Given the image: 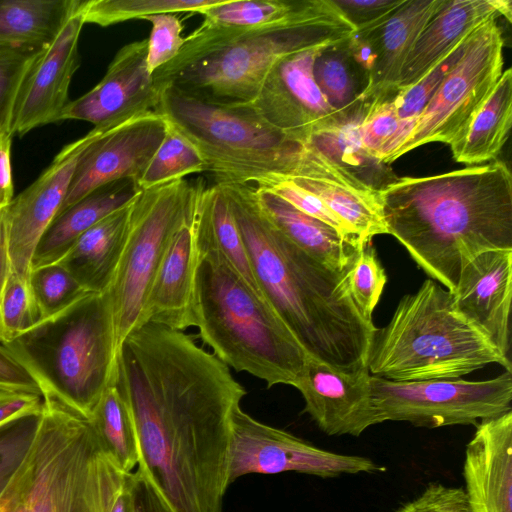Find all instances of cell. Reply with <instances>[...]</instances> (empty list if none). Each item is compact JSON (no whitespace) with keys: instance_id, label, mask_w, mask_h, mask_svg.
<instances>
[{"instance_id":"obj_17","label":"cell","mask_w":512,"mask_h":512,"mask_svg":"<svg viewBox=\"0 0 512 512\" xmlns=\"http://www.w3.org/2000/svg\"><path fill=\"white\" fill-rule=\"evenodd\" d=\"M147 39L119 49L105 75L91 90L70 101L61 121L80 120L109 130L155 112L159 88L146 66Z\"/></svg>"},{"instance_id":"obj_18","label":"cell","mask_w":512,"mask_h":512,"mask_svg":"<svg viewBox=\"0 0 512 512\" xmlns=\"http://www.w3.org/2000/svg\"><path fill=\"white\" fill-rule=\"evenodd\" d=\"M107 130L93 128L66 145L40 176L5 207L11 270L28 280L38 242L58 214L82 151Z\"/></svg>"},{"instance_id":"obj_52","label":"cell","mask_w":512,"mask_h":512,"mask_svg":"<svg viewBox=\"0 0 512 512\" xmlns=\"http://www.w3.org/2000/svg\"><path fill=\"white\" fill-rule=\"evenodd\" d=\"M127 475L125 478V483L120 492L118 493L110 512H133L132 499L128 485Z\"/></svg>"},{"instance_id":"obj_46","label":"cell","mask_w":512,"mask_h":512,"mask_svg":"<svg viewBox=\"0 0 512 512\" xmlns=\"http://www.w3.org/2000/svg\"><path fill=\"white\" fill-rule=\"evenodd\" d=\"M332 2L356 31L382 23L406 0H332Z\"/></svg>"},{"instance_id":"obj_42","label":"cell","mask_w":512,"mask_h":512,"mask_svg":"<svg viewBox=\"0 0 512 512\" xmlns=\"http://www.w3.org/2000/svg\"><path fill=\"white\" fill-rule=\"evenodd\" d=\"M397 91H391L370 102L360 126L363 148L377 159L399 127L395 102Z\"/></svg>"},{"instance_id":"obj_3","label":"cell","mask_w":512,"mask_h":512,"mask_svg":"<svg viewBox=\"0 0 512 512\" xmlns=\"http://www.w3.org/2000/svg\"><path fill=\"white\" fill-rule=\"evenodd\" d=\"M379 200L388 234L451 294L477 255L512 250V176L501 161L398 178Z\"/></svg>"},{"instance_id":"obj_22","label":"cell","mask_w":512,"mask_h":512,"mask_svg":"<svg viewBox=\"0 0 512 512\" xmlns=\"http://www.w3.org/2000/svg\"><path fill=\"white\" fill-rule=\"evenodd\" d=\"M463 476L473 512H512V410L476 425Z\"/></svg>"},{"instance_id":"obj_27","label":"cell","mask_w":512,"mask_h":512,"mask_svg":"<svg viewBox=\"0 0 512 512\" xmlns=\"http://www.w3.org/2000/svg\"><path fill=\"white\" fill-rule=\"evenodd\" d=\"M132 201L81 234L59 261L89 293L110 288L127 241Z\"/></svg>"},{"instance_id":"obj_26","label":"cell","mask_w":512,"mask_h":512,"mask_svg":"<svg viewBox=\"0 0 512 512\" xmlns=\"http://www.w3.org/2000/svg\"><path fill=\"white\" fill-rule=\"evenodd\" d=\"M446 1L406 0L385 21L365 29L376 51V62L364 95L367 104L398 89L402 66L415 40Z\"/></svg>"},{"instance_id":"obj_43","label":"cell","mask_w":512,"mask_h":512,"mask_svg":"<svg viewBox=\"0 0 512 512\" xmlns=\"http://www.w3.org/2000/svg\"><path fill=\"white\" fill-rule=\"evenodd\" d=\"M253 185L267 188L299 211L329 225L342 236L360 241L350 228L319 197L297 185L291 179L271 177Z\"/></svg>"},{"instance_id":"obj_45","label":"cell","mask_w":512,"mask_h":512,"mask_svg":"<svg viewBox=\"0 0 512 512\" xmlns=\"http://www.w3.org/2000/svg\"><path fill=\"white\" fill-rule=\"evenodd\" d=\"M396 512H473L461 487L430 483L415 499L401 505Z\"/></svg>"},{"instance_id":"obj_28","label":"cell","mask_w":512,"mask_h":512,"mask_svg":"<svg viewBox=\"0 0 512 512\" xmlns=\"http://www.w3.org/2000/svg\"><path fill=\"white\" fill-rule=\"evenodd\" d=\"M140 191L132 179L114 181L95 189L57 214L36 246L31 269L59 262L81 234L129 204Z\"/></svg>"},{"instance_id":"obj_10","label":"cell","mask_w":512,"mask_h":512,"mask_svg":"<svg viewBox=\"0 0 512 512\" xmlns=\"http://www.w3.org/2000/svg\"><path fill=\"white\" fill-rule=\"evenodd\" d=\"M195 184L186 179L141 190L131 203L127 241L110 296L117 352L145 323L150 287L176 231L192 215Z\"/></svg>"},{"instance_id":"obj_13","label":"cell","mask_w":512,"mask_h":512,"mask_svg":"<svg viewBox=\"0 0 512 512\" xmlns=\"http://www.w3.org/2000/svg\"><path fill=\"white\" fill-rule=\"evenodd\" d=\"M385 468L364 456L334 453L264 424L240 406L232 415L228 478L231 484L247 474L298 472L321 478L377 473Z\"/></svg>"},{"instance_id":"obj_33","label":"cell","mask_w":512,"mask_h":512,"mask_svg":"<svg viewBox=\"0 0 512 512\" xmlns=\"http://www.w3.org/2000/svg\"><path fill=\"white\" fill-rule=\"evenodd\" d=\"M116 466L130 473L138 464V446L130 410L114 384L103 393L88 419Z\"/></svg>"},{"instance_id":"obj_14","label":"cell","mask_w":512,"mask_h":512,"mask_svg":"<svg viewBox=\"0 0 512 512\" xmlns=\"http://www.w3.org/2000/svg\"><path fill=\"white\" fill-rule=\"evenodd\" d=\"M322 48L300 51L277 61L256 97L246 104L296 142L303 143L314 132L342 123L314 81L313 63Z\"/></svg>"},{"instance_id":"obj_20","label":"cell","mask_w":512,"mask_h":512,"mask_svg":"<svg viewBox=\"0 0 512 512\" xmlns=\"http://www.w3.org/2000/svg\"><path fill=\"white\" fill-rule=\"evenodd\" d=\"M452 297L456 310L508 357L512 250L486 251L473 258L464 267Z\"/></svg>"},{"instance_id":"obj_48","label":"cell","mask_w":512,"mask_h":512,"mask_svg":"<svg viewBox=\"0 0 512 512\" xmlns=\"http://www.w3.org/2000/svg\"><path fill=\"white\" fill-rule=\"evenodd\" d=\"M133 512H172L149 480L137 469L127 475Z\"/></svg>"},{"instance_id":"obj_6","label":"cell","mask_w":512,"mask_h":512,"mask_svg":"<svg viewBox=\"0 0 512 512\" xmlns=\"http://www.w3.org/2000/svg\"><path fill=\"white\" fill-rule=\"evenodd\" d=\"M512 364L454 307L452 294L426 279L404 295L388 322L373 333L367 370L393 381L453 380L490 364Z\"/></svg>"},{"instance_id":"obj_5","label":"cell","mask_w":512,"mask_h":512,"mask_svg":"<svg viewBox=\"0 0 512 512\" xmlns=\"http://www.w3.org/2000/svg\"><path fill=\"white\" fill-rule=\"evenodd\" d=\"M126 475L88 419L44 397L35 442L0 512H110Z\"/></svg>"},{"instance_id":"obj_31","label":"cell","mask_w":512,"mask_h":512,"mask_svg":"<svg viewBox=\"0 0 512 512\" xmlns=\"http://www.w3.org/2000/svg\"><path fill=\"white\" fill-rule=\"evenodd\" d=\"M348 40L322 48L313 63L314 81L341 122L364 112L369 79L352 58Z\"/></svg>"},{"instance_id":"obj_51","label":"cell","mask_w":512,"mask_h":512,"mask_svg":"<svg viewBox=\"0 0 512 512\" xmlns=\"http://www.w3.org/2000/svg\"><path fill=\"white\" fill-rule=\"evenodd\" d=\"M5 207L0 209V294L11 272Z\"/></svg>"},{"instance_id":"obj_25","label":"cell","mask_w":512,"mask_h":512,"mask_svg":"<svg viewBox=\"0 0 512 512\" xmlns=\"http://www.w3.org/2000/svg\"><path fill=\"white\" fill-rule=\"evenodd\" d=\"M253 186L263 215L296 246L333 271L341 272L354 265L365 243L342 236L329 225L299 211L267 188Z\"/></svg>"},{"instance_id":"obj_9","label":"cell","mask_w":512,"mask_h":512,"mask_svg":"<svg viewBox=\"0 0 512 512\" xmlns=\"http://www.w3.org/2000/svg\"><path fill=\"white\" fill-rule=\"evenodd\" d=\"M354 31L332 0H317L305 15L242 34L156 84H171L219 104L246 105L256 97L277 61L347 40Z\"/></svg>"},{"instance_id":"obj_12","label":"cell","mask_w":512,"mask_h":512,"mask_svg":"<svg viewBox=\"0 0 512 512\" xmlns=\"http://www.w3.org/2000/svg\"><path fill=\"white\" fill-rule=\"evenodd\" d=\"M371 397L381 422L416 427L477 425L512 410V371L481 381H393L370 375Z\"/></svg>"},{"instance_id":"obj_19","label":"cell","mask_w":512,"mask_h":512,"mask_svg":"<svg viewBox=\"0 0 512 512\" xmlns=\"http://www.w3.org/2000/svg\"><path fill=\"white\" fill-rule=\"evenodd\" d=\"M295 388L304 411L329 436L358 437L382 423L374 407L367 369L343 372L308 356Z\"/></svg>"},{"instance_id":"obj_47","label":"cell","mask_w":512,"mask_h":512,"mask_svg":"<svg viewBox=\"0 0 512 512\" xmlns=\"http://www.w3.org/2000/svg\"><path fill=\"white\" fill-rule=\"evenodd\" d=\"M0 391L43 396V390L26 366L0 343Z\"/></svg>"},{"instance_id":"obj_23","label":"cell","mask_w":512,"mask_h":512,"mask_svg":"<svg viewBox=\"0 0 512 512\" xmlns=\"http://www.w3.org/2000/svg\"><path fill=\"white\" fill-rule=\"evenodd\" d=\"M499 16L511 22V1L447 0L415 40L402 66L397 88L417 82L476 28Z\"/></svg>"},{"instance_id":"obj_30","label":"cell","mask_w":512,"mask_h":512,"mask_svg":"<svg viewBox=\"0 0 512 512\" xmlns=\"http://www.w3.org/2000/svg\"><path fill=\"white\" fill-rule=\"evenodd\" d=\"M512 122V69L503 70L462 140L451 149L458 163L475 165L495 159Z\"/></svg>"},{"instance_id":"obj_44","label":"cell","mask_w":512,"mask_h":512,"mask_svg":"<svg viewBox=\"0 0 512 512\" xmlns=\"http://www.w3.org/2000/svg\"><path fill=\"white\" fill-rule=\"evenodd\" d=\"M152 24L147 39L146 66L149 74L172 61L185 44L183 23L177 13H161L145 17Z\"/></svg>"},{"instance_id":"obj_50","label":"cell","mask_w":512,"mask_h":512,"mask_svg":"<svg viewBox=\"0 0 512 512\" xmlns=\"http://www.w3.org/2000/svg\"><path fill=\"white\" fill-rule=\"evenodd\" d=\"M12 137L9 130L0 131V209L11 202L14 193L11 169Z\"/></svg>"},{"instance_id":"obj_32","label":"cell","mask_w":512,"mask_h":512,"mask_svg":"<svg viewBox=\"0 0 512 512\" xmlns=\"http://www.w3.org/2000/svg\"><path fill=\"white\" fill-rule=\"evenodd\" d=\"M75 5L76 0H0V43L49 44Z\"/></svg>"},{"instance_id":"obj_8","label":"cell","mask_w":512,"mask_h":512,"mask_svg":"<svg viewBox=\"0 0 512 512\" xmlns=\"http://www.w3.org/2000/svg\"><path fill=\"white\" fill-rule=\"evenodd\" d=\"M155 112L195 147L215 183L287 177L302 149L248 105L211 102L171 84L159 87Z\"/></svg>"},{"instance_id":"obj_15","label":"cell","mask_w":512,"mask_h":512,"mask_svg":"<svg viewBox=\"0 0 512 512\" xmlns=\"http://www.w3.org/2000/svg\"><path fill=\"white\" fill-rule=\"evenodd\" d=\"M166 127L160 114L149 112L105 131L92 141L77 160L58 214L105 184L122 179L138 184Z\"/></svg>"},{"instance_id":"obj_21","label":"cell","mask_w":512,"mask_h":512,"mask_svg":"<svg viewBox=\"0 0 512 512\" xmlns=\"http://www.w3.org/2000/svg\"><path fill=\"white\" fill-rule=\"evenodd\" d=\"M319 197L357 236L371 242L388 234L379 192L355 179L302 143L296 165L286 177Z\"/></svg>"},{"instance_id":"obj_1","label":"cell","mask_w":512,"mask_h":512,"mask_svg":"<svg viewBox=\"0 0 512 512\" xmlns=\"http://www.w3.org/2000/svg\"><path fill=\"white\" fill-rule=\"evenodd\" d=\"M113 384L135 427L138 470L172 512H222L232 415L246 395L193 337L146 322L123 341Z\"/></svg>"},{"instance_id":"obj_2","label":"cell","mask_w":512,"mask_h":512,"mask_svg":"<svg viewBox=\"0 0 512 512\" xmlns=\"http://www.w3.org/2000/svg\"><path fill=\"white\" fill-rule=\"evenodd\" d=\"M215 184L228 201L262 297L307 354L339 371L367 369L376 327L352 299L353 266L333 271L291 242L263 215L252 184Z\"/></svg>"},{"instance_id":"obj_36","label":"cell","mask_w":512,"mask_h":512,"mask_svg":"<svg viewBox=\"0 0 512 512\" xmlns=\"http://www.w3.org/2000/svg\"><path fill=\"white\" fill-rule=\"evenodd\" d=\"M204 192L211 233L216 246L241 278L261 295L240 231L223 191L217 184H213L205 185Z\"/></svg>"},{"instance_id":"obj_7","label":"cell","mask_w":512,"mask_h":512,"mask_svg":"<svg viewBox=\"0 0 512 512\" xmlns=\"http://www.w3.org/2000/svg\"><path fill=\"white\" fill-rule=\"evenodd\" d=\"M3 345L37 379L43 397L89 419L116 371L108 291L87 293Z\"/></svg>"},{"instance_id":"obj_35","label":"cell","mask_w":512,"mask_h":512,"mask_svg":"<svg viewBox=\"0 0 512 512\" xmlns=\"http://www.w3.org/2000/svg\"><path fill=\"white\" fill-rule=\"evenodd\" d=\"M166 123L165 135L138 182L140 190L207 171L206 164L195 147L167 121Z\"/></svg>"},{"instance_id":"obj_39","label":"cell","mask_w":512,"mask_h":512,"mask_svg":"<svg viewBox=\"0 0 512 512\" xmlns=\"http://www.w3.org/2000/svg\"><path fill=\"white\" fill-rule=\"evenodd\" d=\"M39 321L28 280L11 270L0 294V343L12 341Z\"/></svg>"},{"instance_id":"obj_38","label":"cell","mask_w":512,"mask_h":512,"mask_svg":"<svg viewBox=\"0 0 512 512\" xmlns=\"http://www.w3.org/2000/svg\"><path fill=\"white\" fill-rule=\"evenodd\" d=\"M42 410L43 407L0 425V499L32 449L41 423Z\"/></svg>"},{"instance_id":"obj_40","label":"cell","mask_w":512,"mask_h":512,"mask_svg":"<svg viewBox=\"0 0 512 512\" xmlns=\"http://www.w3.org/2000/svg\"><path fill=\"white\" fill-rule=\"evenodd\" d=\"M386 281L385 270L374 247L371 242L365 243L360 248L351 269L349 288L355 305L368 321H372V313L380 300Z\"/></svg>"},{"instance_id":"obj_34","label":"cell","mask_w":512,"mask_h":512,"mask_svg":"<svg viewBox=\"0 0 512 512\" xmlns=\"http://www.w3.org/2000/svg\"><path fill=\"white\" fill-rule=\"evenodd\" d=\"M221 0H77L75 12L84 24L101 27L161 13H199Z\"/></svg>"},{"instance_id":"obj_41","label":"cell","mask_w":512,"mask_h":512,"mask_svg":"<svg viewBox=\"0 0 512 512\" xmlns=\"http://www.w3.org/2000/svg\"><path fill=\"white\" fill-rule=\"evenodd\" d=\"M43 47L0 43V131L9 130L18 90L31 63Z\"/></svg>"},{"instance_id":"obj_4","label":"cell","mask_w":512,"mask_h":512,"mask_svg":"<svg viewBox=\"0 0 512 512\" xmlns=\"http://www.w3.org/2000/svg\"><path fill=\"white\" fill-rule=\"evenodd\" d=\"M192 226L197 260L192 327L227 367L268 387H295L309 356L266 300L230 266L212 237L206 197H194Z\"/></svg>"},{"instance_id":"obj_37","label":"cell","mask_w":512,"mask_h":512,"mask_svg":"<svg viewBox=\"0 0 512 512\" xmlns=\"http://www.w3.org/2000/svg\"><path fill=\"white\" fill-rule=\"evenodd\" d=\"M28 282L40 320L58 314L89 293L60 262L31 269Z\"/></svg>"},{"instance_id":"obj_49","label":"cell","mask_w":512,"mask_h":512,"mask_svg":"<svg viewBox=\"0 0 512 512\" xmlns=\"http://www.w3.org/2000/svg\"><path fill=\"white\" fill-rule=\"evenodd\" d=\"M43 403V396L0 391V425L19 415L42 409Z\"/></svg>"},{"instance_id":"obj_29","label":"cell","mask_w":512,"mask_h":512,"mask_svg":"<svg viewBox=\"0 0 512 512\" xmlns=\"http://www.w3.org/2000/svg\"><path fill=\"white\" fill-rule=\"evenodd\" d=\"M367 109L337 125L314 132L303 142L331 163L375 191L399 177L387 164L371 156L362 146L360 126Z\"/></svg>"},{"instance_id":"obj_24","label":"cell","mask_w":512,"mask_h":512,"mask_svg":"<svg viewBox=\"0 0 512 512\" xmlns=\"http://www.w3.org/2000/svg\"><path fill=\"white\" fill-rule=\"evenodd\" d=\"M196 260L191 215L171 239L153 279L145 306V323L152 322L178 331L192 327Z\"/></svg>"},{"instance_id":"obj_16","label":"cell","mask_w":512,"mask_h":512,"mask_svg":"<svg viewBox=\"0 0 512 512\" xmlns=\"http://www.w3.org/2000/svg\"><path fill=\"white\" fill-rule=\"evenodd\" d=\"M83 25L74 9L55 38L31 63L13 105L9 124L12 136H23L37 127L61 121L70 102V83L80 66L78 45Z\"/></svg>"},{"instance_id":"obj_11","label":"cell","mask_w":512,"mask_h":512,"mask_svg":"<svg viewBox=\"0 0 512 512\" xmlns=\"http://www.w3.org/2000/svg\"><path fill=\"white\" fill-rule=\"evenodd\" d=\"M503 48L504 38L496 18L476 28L469 35L462 56L387 164L430 142H441L454 148L503 72Z\"/></svg>"}]
</instances>
